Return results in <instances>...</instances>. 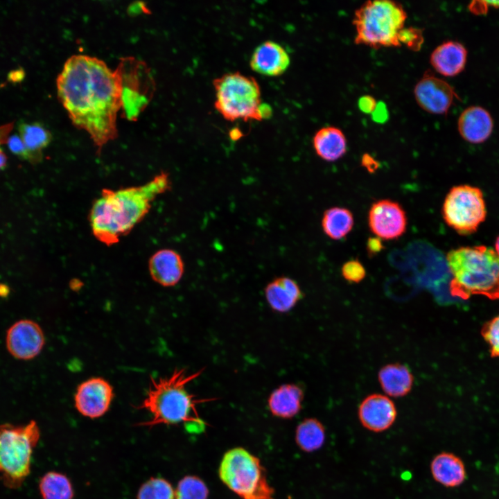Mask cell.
Segmentation results:
<instances>
[{"label":"cell","mask_w":499,"mask_h":499,"mask_svg":"<svg viewBox=\"0 0 499 499\" xmlns=\"http://www.w3.org/2000/svg\"><path fill=\"white\" fill-rule=\"evenodd\" d=\"M457 129L466 141L478 144L491 136L493 129V119L489 112L480 106H470L459 115Z\"/></svg>","instance_id":"obj_18"},{"label":"cell","mask_w":499,"mask_h":499,"mask_svg":"<svg viewBox=\"0 0 499 499\" xmlns=\"http://www.w3.org/2000/svg\"><path fill=\"white\" fill-rule=\"evenodd\" d=\"M378 378L383 391L394 397L408 394L414 382L413 375L409 368L399 363L389 364L382 367Z\"/></svg>","instance_id":"obj_24"},{"label":"cell","mask_w":499,"mask_h":499,"mask_svg":"<svg viewBox=\"0 0 499 499\" xmlns=\"http://www.w3.org/2000/svg\"><path fill=\"white\" fill-rule=\"evenodd\" d=\"M326 438L325 429L322 423L316 419L308 418L297 426L295 441L304 451L310 453L319 449Z\"/></svg>","instance_id":"obj_27"},{"label":"cell","mask_w":499,"mask_h":499,"mask_svg":"<svg viewBox=\"0 0 499 499\" xmlns=\"http://www.w3.org/2000/svg\"><path fill=\"white\" fill-rule=\"evenodd\" d=\"M304 392L295 384H283L270 395L268 404L271 413L277 417L290 419L301 410Z\"/></svg>","instance_id":"obj_22"},{"label":"cell","mask_w":499,"mask_h":499,"mask_svg":"<svg viewBox=\"0 0 499 499\" xmlns=\"http://www.w3.org/2000/svg\"><path fill=\"white\" fill-rule=\"evenodd\" d=\"M9 150L19 157L33 162V157L19 135L9 136L7 141Z\"/></svg>","instance_id":"obj_34"},{"label":"cell","mask_w":499,"mask_h":499,"mask_svg":"<svg viewBox=\"0 0 499 499\" xmlns=\"http://www.w3.org/2000/svg\"><path fill=\"white\" fill-rule=\"evenodd\" d=\"M368 222L371 231L378 238L392 240L405 233L407 217L398 202L380 200L372 204L369 211Z\"/></svg>","instance_id":"obj_13"},{"label":"cell","mask_w":499,"mask_h":499,"mask_svg":"<svg viewBox=\"0 0 499 499\" xmlns=\"http://www.w3.org/2000/svg\"><path fill=\"white\" fill-rule=\"evenodd\" d=\"M44 335L38 324L22 319L12 324L7 331L6 347L10 353L20 360L37 356L44 345Z\"/></svg>","instance_id":"obj_14"},{"label":"cell","mask_w":499,"mask_h":499,"mask_svg":"<svg viewBox=\"0 0 499 499\" xmlns=\"http://www.w3.org/2000/svg\"><path fill=\"white\" fill-rule=\"evenodd\" d=\"M170 188L169 174L161 172L141 185L103 189L89 213L94 236L105 245L116 244L145 218L154 200Z\"/></svg>","instance_id":"obj_2"},{"label":"cell","mask_w":499,"mask_h":499,"mask_svg":"<svg viewBox=\"0 0 499 499\" xmlns=\"http://www.w3.org/2000/svg\"><path fill=\"white\" fill-rule=\"evenodd\" d=\"M496 254L499 256V236L497 237L495 243V250Z\"/></svg>","instance_id":"obj_40"},{"label":"cell","mask_w":499,"mask_h":499,"mask_svg":"<svg viewBox=\"0 0 499 499\" xmlns=\"http://www.w3.org/2000/svg\"><path fill=\"white\" fill-rule=\"evenodd\" d=\"M378 238H379L369 240L367 248L370 254L376 253L382 249L381 242Z\"/></svg>","instance_id":"obj_36"},{"label":"cell","mask_w":499,"mask_h":499,"mask_svg":"<svg viewBox=\"0 0 499 499\" xmlns=\"http://www.w3.org/2000/svg\"><path fill=\"white\" fill-rule=\"evenodd\" d=\"M202 370L188 374L184 369H176L169 376L151 378L143 401L137 409L148 410L152 415L150 421L139 426L153 427L159 424L173 425L186 423L204 426L199 418L196 405L211 401V399H199L190 394L186 385L198 378Z\"/></svg>","instance_id":"obj_3"},{"label":"cell","mask_w":499,"mask_h":499,"mask_svg":"<svg viewBox=\"0 0 499 499\" xmlns=\"http://www.w3.org/2000/svg\"><path fill=\"white\" fill-rule=\"evenodd\" d=\"M429 60L438 73L445 77H454L465 68L467 50L458 42L446 41L434 49Z\"/></svg>","instance_id":"obj_19"},{"label":"cell","mask_w":499,"mask_h":499,"mask_svg":"<svg viewBox=\"0 0 499 499\" xmlns=\"http://www.w3.org/2000/svg\"><path fill=\"white\" fill-rule=\"evenodd\" d=\"M442 216L446 223L458 234L475 233L487 216L482 191L467 184L453 186L445 198Z\"/></svg>","instance_id":"obj_9"},{"label":"cell","mask_w":499,"mask_h":499,"mask_svg":"<svg viewBox=\"0 0 499 499\" xmlns=\"http://www.w3.org/2000/svg\"><path fill=\"white\" fill-rule=\"evenodd\" d=\"M39 490L43 499H73L74 495L69 479L55 471L48 472L42 477Z\"/></svg>","instance_id":"obj_28"},{"label":"cell","mask_w":499,"mask_h":499,"mask_svg":"<svg viewBox=\"0 0 499 499\" xmlns=\"http://www.w3.org/2000/svg\"><path fill=\"white\" fill-rule=\"evenodd\" d=\"M6 165V157L3 152L0 148V170H2L5 168Z\"/></svg>","instance_id":"obj_38"},{"label":"cell","mask_w":499,"mask_h":499,"mask_svg":"<svg viewBox=\"0 0 499 499\" xmlns=\"http://www.w3.org/2000/svg\"><path fill=\"white\" fill-rule=\"evenodd\" d=\"M265 295L268 304L273 310L286 313L296 305L303 294L295 280L287 277H280L267 285Z\"/></svg>","instance_id":"obj_20"},{"label":"cell","mask_w":499,"mask_h":499,"mask_svg":"<svg viewBox=\"0 0 499 499\" xmlns=\"http://www.w3.org/2000/svg\"><path fill=\"white\" fill-rule=\"evenodd\" d=\"M354 220L352 213L343 207H331L326 210L322 219V227L327 236L339 240L352 229Z\"/></svg>","instance_id":"obj_25"},{"label":"cell","mask_w":499,"mask_h":499,"mask_svg":"<svg viewBox=\"0 0 499 499\" xmlns=\"http://www.w3.org/2000/svg\"><path fill=\"white\" fill-rule=\"evenodd\" d=\"M313 146L316 154L327 161H335L347 152V142L344 132L335 126L319 129L313 136Z\"/></svg>","instance_id":"obj_23"},{"label":"cell","mask_w":499,"mask_h":499,"mask_svg":"<svg viewBox=\"0 0 499 499\" xmlns=\"http://www.w3.org/2000/svg\"><path fill=\"white\" fill-rule=\"evenodd\" d=\"M114 397V387L109 381L101 377H92L77 387L74 405L82 416L96 419L109 410Z\"/></svg>","instance_id":"obj_11"},{"label":"cell","mask_w":499,"mask_h":499,"mask_svg":"<svg viewBox=\"0 0 499 499\" xmlns=\"http://www.w3.org/2000/svg\"><path fill=\"white\" fill-rule=\"evenodd\" d=\"M446 262L453 277L450 288L455 296L466 299L480 295L499 299V256L493 249L460 247L447 254Z\"/></svg>","instance_id":"obj_4"},{"label":"cell","mask_w":499,"mask_h":499,"mask_svg":"<svg viewBox=\"0 0 499 499\" xmlns=\"http://www.w3.org/2000/svg\"><path fill=\"white\" fill-rule=\"evenodd\" d=\"M216 110L227 121H261L270 117L272 109L261 102L256 79L240 72L227 73L213 81Z\"/></svg>","instance_id":"obj_6"},{"label":"cell","mask_w":499,"mask_h":499,"mask_svg":"<svg viewBox=\"0 0 499 499\" xmlns=\"http://www.w3.org/2000/svg\"><path fill=\"white\" fill-rule=\"evenodd\" d=\"M148 268L154 281L164 287H171L181 280L184 271V264L181 256L176 251L162 249L150 258Z\"/></svg>","instance_id":"obj_17"},{"label":"cell","mask_w":499,"mask_h":499,"mask_svg":"<svg viewBox=\"0 0 499 499\" xmlns=\"http://www.w3.org/2000/svg\"><path fill=\"white\" fill-rule=\"evenodd\" d=\"M12 126V123H8L0 127V143L7 141L8 138V133L11 130Z\"/></svg>","instance_id":"obj_37"},{"label":"cell","mask_w":499,"mask_h":499,"mask_svg":"<svg viewBox=\"0 0 499 499\" xmlns=\"http://www.w3.org/2000/svg\"><path fill=\"white\" fill-rule=\"evenodd\" d=\"M218 474L241 499H275L260 459L243 448H234L224 454Z\"/></svg>","instance_id":"obj_8"},{"label":"cell","mask_w":499,"mask_h":499,"mask_svg":"<svg viewBox=\"0 0 499 499\" xmlns=\"http://www.w3.org/2000/svg\"><path fill=\"white\" fill-rule=\"evenodd\" d=\"M430 472L433 479L446 487H459L466 478L463 461L448 452H442L434 457L430 463Z\"/></svg>","instance_id":"obj_21"},{"label":"cell","mask_w":499,"mask_h":499,"mask_svg":"<svg viewBox=\"0 0 499 499\" xmlns=\"http://www.w3.org/2000/svg\"><path fill=\"white\" fill-rule=\"evenodd\" d=\"M231 138L233 140L238 139L240 137L241 132L238 130H232V131L230 132Z\"/></svg>","instance_id":"obj_39"},{"label":"cell","mask_w":499,"mask_h":499,"mask_svg":"<svg viewBox=\"0 0 499 499\" xmlns=\"http://www.w3.org/2000/svg\"><path fill=\"white\" fill-rule=\"evenodd\" d=\"M175 493V499H207L209 490L200 478L187 475L179 481Z\"/></svg>","instance_id":"obj_30"},{"label":"cell","mask_w":499,"mask_h":499,"mask_svg":"<svg viewBox=\"0 0 499 499\" xmlns=\"http://www.w3.org/2000/svg\"><path fill=\"white\" fill-rule=\"evenodd\" d=\"M290 55L279 44L268 40L259 44L250 60L251 69L266 76H279L288 68Z\"/></svg>","instance_id":"obj_16"},{"label":"cell","mask_w":499,"mask_h":499,"mask_svg":"<svg viewBox=\"0 0 499 499\" xmlns=\"http://www.w3.org/2000/svg\"><path fill=\"white\" fill-rule=\"evenodd\" d=\"M19 135L32 155L33 163L41 161L42 151L50 143L49 131L39 123L21 122L18 125Z\"/></svg>","instance_id":"obj_26"},{"label":"cell","mask_w":499,"mask_h":499,"mask_svg":"<svg viewBox=\"0 0 499 499\" xmlns=\"http://www.w3.org/2000/svg\"><path fill=\"white\" fill-rule=\"evenodd\" d=\"M122 74V109L129 119L137 117L149 101L152 83L147 67L134 58L119 65Z\"/></svg>","instance_id":"obj_10"},{"label":"cell","mask_w":499,"mask_h":499,"mask_svg":"<svg viewBox=\"0 0 499 499\" xmlns=\"http://www.w3.org/2000/svg\"><path fill=\"white\" fill-rule=\"evenodd\" d=\"M360 107L366 112H371L376 107V101L370 96H365L360 101Z\"/></svg>","instance_id":"obj_35"},{"label":"cell","mask_w":499,"mask_h":499,"mask_svg":"<svg viewBox=\"0 0 499 499\" xmlns=\"http://www.w3.org/2000/svg\"><path fill=\"white\" fill-rule=\"evenodd\" d=\"M413 94L418 105L433 114H446L457 94L453 87L442 78L426 71L416 83Z\"/></svg>","instance_id":"obj_12"},{"label":"cell","mask_w":499,"mask_h":499,"mask_svg":"<svg viewBox=\"0 0 499 499\" xmlns=\"http://www.w3.org/2000/svg\"><path fill=\"white\" fill-rule=\"evenodd\" d=\"M401 46H405L413 51H418L421 49L424 42L422 29L405 26L400 32L399 37Z\"/></svg>","instance_id":"obj_31"},{"label":"cell","mask_w":499,"mask_h":499,"mask_svg":"<svg viewBox=\"0 0 499 499\" xmlns=\"http://www.w3.org/2000/svg\"><path fill=\"white\" fill-rule=\"evenodd\" d=\"M137 499H175V493L166 480L151 478L140 487Z\"/></svg>","instance_id":"obj_29"},{"label":"cell","mask_w":499,"mask_h":499,"mask_svg":"<svg viewBox=\"0 0 499 499\" xmlns=\"http://www.w3.org/2000/svg\"><path fill=\"white\" fill-rule=\"evenodd\" d=\"M342 274L349 282L359 283L365 277L366 270L360 261L351 260L343 265Z\"/></svg>","instance_id":"obj_33"},{"label":"cell","mask_w":499,"mask_h":499,"mask_svg":"<svg viewBox=\"0 0 499 499\" xmlns=\"http://www.w3.org/2000/svg\"><path fill=\"white\" fill-rule=\"evenodd\" d=\"M40 437L35 421L0 425V479L9 489L19 488L30 473L33 450Z\"/></svg>","instance_id":"obj_7"},{"label":"cell","mask_w":499,"mask_h":499,"mask_svg":"<svg viewBox=\"0 0 499 499\" xmlns=\"http://www.w3.org/2000/svg\"><path fill=\"white\" fill-rule=\"evenodd\" d=\"M58 97L72 122L86 131L100 152L117 135L122 109V74L102 60L85 55L70 57L58 76Z\"/></svg>","instance_id":"obj_1"},{"label":"cell","mask_w":499,"mask_h":499,"mask_svg":"<svg viewBox=\"0 0 499 499\" xmlns=\"http://www.w3.org/2000/svg\"><path fill=\"white\" fill-rule=\"evenodd\" d=\"M358 414L365 428L380 432L387 430L394 423L397 412L392 400L386 396L374 394L361 402Z\"/></svg>","instance_id":"obj_15"},{"label":"cell","mask_w":499,"mask_h":499,"mask_svg":"<svg viewBox=\"0 0 499 499\" xmlns=\"http://www.w3.org/2000/svg\"><path fill=\"white\" fill-rule=\"evenodd\" d=\"M408 15L403 5L392 0L367 1L354 11V42L372 49L400 47L399 37Z\"/></svg>","instance_id":"obj_5"},{"label":"cell","mask_w":499,"mask_h":499,"mask_svg":"<svg viewBox=\"0 0 499 499\" xmlns=\"http://www.w3.org/2000/svg\"><path fill=\"white\" fill-rule=\"evenodd\" d=\"M482 335L489 346L491 356L499 358V315L484 325Z\"/></svg>","instance_id":"obj_32"}]
</instances>
